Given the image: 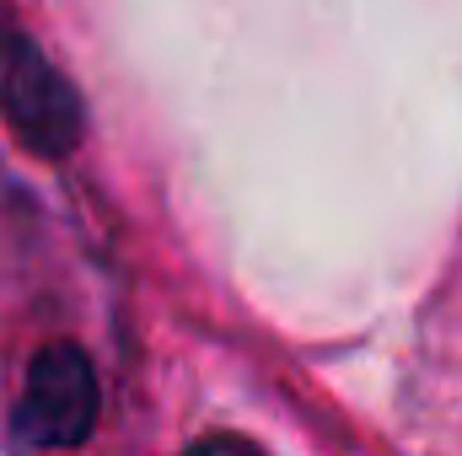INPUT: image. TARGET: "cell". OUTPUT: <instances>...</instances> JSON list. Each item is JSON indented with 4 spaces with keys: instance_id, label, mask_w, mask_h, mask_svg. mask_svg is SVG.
<instances>
[{
    "instance_id": "6da1fadb",
    "label": "cell",
    "mask_w": 462,
    "mask_h": 456,
    "mask_svg": "<svg viewBox=\"0 0 462 456\" xmlns=\"http://www.w3.org/2000/svg\"><path fill=\"white\" fill-rule=\"evenodd\" d=\"M97 419V376L76 343H49L22 381L16 397V441L22 446H76Z\"/></svg>"
},
{
    "instance_id": "7a4b0ae2",
    "label": "cell",
    "mask_w": 462,
    "mask_h": 456,
    "mask_svg": "<svg viewBox=\"0 0 462 456\" xmlns=\"http://www.w3.org/2000/svg\"><path fill=\"white\" fill-rule=\"evenodd\" d=\"M5 108H11L16 134L32 150H43V156L70 150V140H76V103H70L65 81L27 43L5 49Z\"/></svg>"
}]
</instances>
